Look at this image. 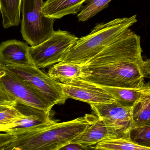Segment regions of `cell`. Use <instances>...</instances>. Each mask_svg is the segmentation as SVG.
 I'll use <instances>...</instances> for the list:
<instances>
[{"label":"cell","mask_w":150,"mask_h":150,"mask_svg":"<svg viewBox=\"0 0 150 150\" xmlns=\"http://www.w3.org/2000/svg\"><path fill=\"white\" fill-rule=\"evenodd\" d=\"M97 118L84 116L16 135L6 150H58L82 134Z\"/></svg>","instance_id":"6da1fadb"},{"label":"cell","mask_w":150,"mask_h":150,"mask_svg":"<svg viewBox=\"0 0 150 150\" xmlns=\"http://www.w3.org/2000/svg\"><path fill=\"white\" fill-rule=\"evenodd\" d=\"M137 21L134 15L97 24L89 34L77 40L60 62L85 65Z\"/></svg>","instance_id":"7a4b0ae2"},{"label":"cell","mask_w":150,"mask_h":150,"mask_svg":"<svg viewBox=\"0 0 150 150\" xmlns=\"http://www.w3.org/2000/svg\"><path fill=\"white\" fill-rule=\"evenodd\" d=\"M85 66V76L81 79L102 86L138 88L149 78V59L143 58L98 67Z\"/></svg>","instance_id":"3957f363"},{"label":"cell","mask_w":150,"mask_h":150,"mask_svg":"<svg viewBox=\"0 0 150 150\" xmlns=\"http://www.w3.org/2000/svg\"><path fill=\"white\" fill-rule=\"evenodd\" d=\"M44 2L43 0H22L21 34L32 47L45 42L55 31V19L41 13Z\"/></svg>","instance_id":"277c9868"},{"label":"cell","mask_w":150,"mask_h":150,"mask_svg":"<svg viewBox=\"0 0 150 150\" xmlns=\"http://www.w3.org/2000/svg\"><path fill=\"white\" fill-rule=\"evenodd\" d=\"M140 36L130 29L84 65L98 67L143 58Z\"/></svg>","instance_id":"5b68a950"},{"label":"cell","mask_w":150,"mask_h":150,"mask_svg":"<svg viewBox=\"0 0 150 150\" xmlns=\"http://www.w3.org/2000/svg\"><path fill=\"white\" fill-rule=\"evenodd\" d=\"M2 69L17 77L40 92L53 106L64 104L68 99L63 93L60 82L52 79L48 74L35 66L5 65Z\"/></svg>","instance_id":"8992f818"},{"label":"cell","mask_w":150,"mask_h":150,"mask_svg":"<svg viewBox=\"0 0 150 150\" xmlns=\"http://www.w3.org/2000/svg\"><path fill=\"white\" fill-rule=\"evenodd\" d=\"M78 39L66 31H55L45 42L34 47H29L31 60L39 69L53 66L60 62Z\"/></svg>","instance_id":"52a82bcc"},{"label":"cell","mask_w":150,"mask_h":150,"mask_svg":"<svg viewBox=\"0 0 150 150\" xmlns=\"http://www.w3.org/2000/svg\"><path fill=\"white\" fill-rule=\"evenodd\" d=\"M96 115L109 129L120 138L129 137L130 130L134 127L132 108L123 106L116 102L91 105Z\"/></svg>","instance_id":"ba28073f"},{"label":"cell","mask_w":150,"mask_h":150,"mask_svg":"<svg viewBox=\"0 0 150 150\" xmlns=\"http://www.w3.org/2000/svg\"><path fill=\"white\" fill-rule=\"evenodd\" d=\"M0 84L16 101L46 112L53 107L40 92L3 69L0 71Z\"/></svg>","instance_id":"9c48e42d"},{"label":"cell","mask_w":150,"mask_h":150,"mask_svg":"<svg viewBox=\"0 0 150 150\" xmlns=\"http://www.w3.org/2000/svg\"><path fill=\"white\" fill-rule=\"evenodd\" d=\"M60 83L68 98L80 100L90 105L115 102L114 98L102 88L83 79H73Z\"/></svg>","instance_id":"30bf717a"},{"label":"cell","mask_w":150,"mask_h":150,"mask_svg":"<svg viewBox=\"0 0 150 150\" xmlns=\"http://www.w3.org/2000/svg\"><path fill=\"white\" fill-rule=\"evenodd\" d=\"M14 107L23 115L11 125L6 133L17 135L34 131L55 122L50 117V112H46L17 101Z\"/></svg>","instance_id":"8fae6325"},{"label":"cell","mask_w":150,"mask_h":150,"mask_svg":"<svg viewBox=\"0 0 150 150\" xmlns=\"http://www.w3.org/2000/svg\"><path fill=\"white\" fill-rule=\"evenodd\" d=\"M29 47L24 42L15 40H7L1 43L0 61L3 66H35L30 57Z\"/></svg>","instance_id":"7c38bea8"},{"label":"cell","mask_w":150,"mask_h":150,"mask_svg":"<svg viewBox=\"0 0 150 150\" xmlns=\"http://www.w3.org/2000/svg\"><path fill=\"white\" fill-rule=\"evenodd\" d=\"M120 138L116 133L108 128L97 116L93 123L78 137L71 142L84 148L95 146L103 141Z\"/></svg>","instance_id":"4fadbf2b"},{"label":"cell","mask_w":150,"mask_h":150,"mask_svg":"<svg viewBox=\"0 0 150 150\" xmlns=\"http://www.w3.org/2000/svg\"><path fill=\"white\" fill-rule=\"evenodd\" d=\"M96 85L109 93L114 98L115 102L123 106L129 108H132L137 101L144 97L150 95L149 83H145L141 87L134 88Z\"/></svg>","instance_id":"5bb4252c"},{"label":"cell","mask_w":150,"mask_h":150,"mask_svg":"<svg viewBox=\"0 0 150 150\" xmlns=\"http://www.w3.org/2000/svg\"><path fill=\"white\" fill-rule=\"evenodd\" d=\"M86 0H47L41 13L48 18L60 19L69 15L78 14Z\"/></svg>","instance_id":"9a60e30c"},{"label":"cell","mask_w":150,"mask_h":150,"mask_svg":"<svg viewBox=\"0 0 150 150\" xmlns=\"http://www.w3.org/2000/svg\"><path fill=\"white\" fill-rule=\"evenodd\" d=\"M48 74L53 80L63 83L68 80L82 79L85 76V72L84 65L60 62L50 68Z\"/></svg>","instance_id":"2e32d148"},{"label":"cell","mask_w":150,"mask_h":150,"mask_svg":"<svg viewBox=\"0 0 150 150\" xmlns=\"http://www.w3.org/2000/svg\"><path fill=\"white\" fill-rule=\"evenodd\" d=\"M22 0H0V12L5 29L19 24Z\"/></svg>","instance_id":"e0dca14e"},{"label":"cell","mask_w":150,"mask_h":150,"mask_svg":"<svg viewBox=\"0 0 150 150\" xmlns=\"http://www.w3.org/2000/svg\"><path fill=\"white\" fill-rule=\"evenodd\" d=\"M132 116L135 127L150 125V95L144 97L134 105Z\"/></svg>","instance_id":"ac0fdd59"},{"label":"cell","mask_w":150,"mask_h":150,"mask_svg":"<svg viewBox=\"0 0 150 150\" xmlns=\"http://www.w3.org/2000/svg\"><path fill=\"white\" fill-rule=\"evenodd\" d=\"M102 150H150V148L140 146L131 142L129 137L103 141L93 146Z\"/></svg>","instance_id":"d6986e66"},{"label":"cell","mask_w":150,"mask_h":150,"mask_svg":"<svg viewBox=\"0 0 150 150\" xmlns=\"http://www.w3.org/2000/svg\"><path fill=\"white\" fill-rule=\"evenodd\" d=\"M112 0H86L77 15L78 21L85 22L108 7Z\"/></svg>","instance_id":"ffe728a7"},{"label":"cell","mask_w":150,"mask_h":150,"mask_svg":"<svg viewBox=\"0 0 150 150\" xmlns=\"http://www.w3.org/2000/svg\"><path fill=\"white\" fill-rule=\"evenodd\" d=\"M129 137L135 144L150 148V125L134 127L129 132Z\"/></svg>","instance_id":"44dd1931"},{"label":"cell","mask_w":150,"mask_h":150,"mask_svg":"<svg viewBox=\"0 0 150 150\" xmlns=\"http://www.w3.org/2000/svg\"><path fill=\"white\" fill-rule=\"evenodd\" d=\"M23 114L15 107L0 112V133H6L11 125Z\"/></svg>","instance_id":"7402d4cb"},{"label":"cell","mask_w":150,"mask_h":150,"mask_svg":"<svg viewBox=\"0 0 150 150\" xmlns=\"http://www.w3.org/2000/svg\"><path fill=\"white\" fill-rule=\"evenodd\" d=\"M58 150H89V147L84 148L76 144L70 143Z\"/></svg>","instance_id":"603a6c76"},{"label":"cell","mask_w":150,"mask_h":150,"mask_svg":"<svg viewBox=\"0 0 150 150\" xmlns=\"http://www.w3.org/2000/svg\"><path fill=\"white\" fill-rule=\"evenodd\" d=\"M11 107H9L6 106L0 105V112H2V111L7 110V109H9V108H11Z\"/></svg>","instance_id":"cb8c5ba5"},{"label":"cell","mask_w":150,"mask_h":150,"mask_svg":"<svg viewBox=\"0 0 150 150\" xmlns=\"http://www.w3.org/2000/svg\"><path fill=\"white\" fill-rule=\"evenodd\" d=\"M89 150H98L97 149H95V148H94L93 146H91V147H89Z\"/></svg>","instance_id":"d4e9b609"},{"label":"cell","mask_w":150,"mask_h":150,"mask_svg":"<svg viewBox=\"0 0 150 150\" xmlns=\"http://www.w3.org/2000/svg\"><path fill=\"white\" fill-rule=\"evenodd\" d=\"M4 89L3 87L1 86V85L0 84V92L3 91H4Z\"/></svg>","instance_id":"484cf974"},{"label":"cell","mask_w":150,"mask_h":150,"mask_svg":"<svg viewBox=\"0 0 150 150\" xmlns=\"http://www.w3.org/2000/svg\"><path fill=\"white\" fill-rule=\"evenodd\" d=\"M2 67H3L2 64L1 62V61H0V71H1V70Z\"/></svg>","instance_id":"4316f807"}]
</instances>
